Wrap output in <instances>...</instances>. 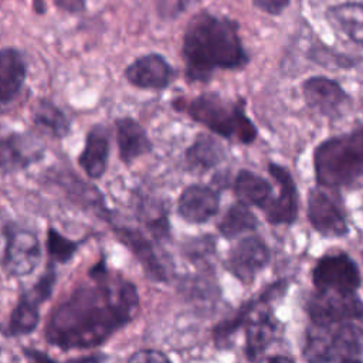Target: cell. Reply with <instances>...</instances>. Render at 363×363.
Returning a JSON list of instances; mask_svg holds the SVG:
<instances>
[{
	"label": "cell",
	"instance_id": "1",
	"mask_svg": "<svg viewBox=\"0 0 363 363\" xmlns=\"http://www.w3.org/2000/svg\"><path fill=\"white\" fill-rule=\"evenodd\" d=\"M133 282L109 269L105 257L88 271V281L60 303L45 325L48 345L61 350H88L106 343L139 311Z\"/></svg>",
	"mask_w": 363,
	"mask_h": 363
},
{
	"label": "cell",
	"instance_id": "2",
	"mask_svg": "<svg viewBox=\"0 0 363 363\" xmlns=\"http://www.w3.org/2000/svg\"><path fill=\"white\" fill-rule=\"evenodd\" d=\"M182 55L189 82H207L217 69L238 71L250 61L237 21L208 11H201L189 21Z\"/></svg>",
	"mask_w": 363,
	"mask_h": 363
},
{
	"label": "cell",
	"instance_id": "3",
	"mask_svg": "<svg viewBox=\"0 0 363 363\" xmlns=\"http://www.w3.org/2000/svg\"><path fill=\"white\" fill-rule=\"evenodd\" d=\"M172 106L223 139L242 145H251L257 139L258 130L245 112L244 99L234 101L206 92L193 98H176Z\"/></svg>",
	"mask_w": 363,
	"mask_h": 363
},
{
	"label": "cell",
	"instance_id": "4",
	"mask_svg": "<svg viewBox=\"0 0 363 363\" xmlns=\"http://www.w3.org/2000/svg\"><path fill=\"white\" fill-rule=\"evenodd\" d=\"M312 162L319 186H354L363 177V126L322 140L313 150Z\"/></svg>",
	"mask_w": 363,
	"mask_h": 363
},
{
	"label": "cell",
	"instance_id": "5",
	"mask_svg": "<svg viewBox=\"0 0 363 363\" xmlns=\"http://www.w3.org/2000/svg\"><path fill=\"white\" fill-rule=\"evenodd\" d=\"M312 326L303 346L305 360L360 362L363 359V330L356 322Z\"/></svg>",
	"mask_w": 363,
	"mask_h": 363
},
{
	"label": "cell",
	"instance_id": "6",
	"mask_svg": "<svg viewBox=\"0 0 363 363\" xmlns=\"http://www.w3.org/2000/svg\"><path fill=\"white\" fill-rule=\"evenodd\" d=\"M312 325L329 326L342 322L363 323V301L356 294L315 291L306 305Z\"/></svg>",
	"mask_w": 363,
	"mask_h": 363
},
{
	"label": "cell",
	"instance_id": "7",
	"mask_svg": "<svg viewBox=\"0 0 363 363\" xmlns=\"http://www.w3.org/2000/svg\"><path fill=\"white\" fill-rule=\"evenodd\" d=\"M312 282L318 291L356 294L362 285V275L354 259L343 252L322 255L312 268Z\"/></svg>",
	"mask_w": 363,
	"mask_h": 363
},
{
	"label": "cell",
	"instance_id": "8",
	"mask_svg": "<svg viewBox=\"0 0 363 363\" xmlns=\"http://www.w3.org/2000/svg\"><path fill=\"white\" fill-rule=\"evenodd\" d=\"M111 225L112 231L115 233L116 238L133 254V257L139 261L142 268L145 269L146 275L156 281V282H167L169 281V271L166 265L162 262L160 257L157 255L153 242L145 235L142 230L138 227H132L129 224L121 223L115 213L112 211L106 220Z\"/></svg>",
	"mask_w": 363,
	"mask_h": 363
},
{
	"label": "cell",
	"instance_id": "9",
	"mask_svg": "<svg viewBox=\"0 0 363 363\" xmlns=\"http://www.w3.org/2000/svg\"><path fill=\"white\" fill-rule=\"evenodd\" d=\"M306 216L313 227L325 238H342L349 234V223L340 204L323 186H316L308 193Z\"/></svg>",
	"mask_w": 363,
	"mask_h": 363
},
{
	"label": "cell",
	"instance_id": "10",
	"mask_svg": "<svg viewBox=\"0 0 363 363\" xmlns=\"http://www.w3.org/2000/svg\"><path fill=\"white\" fill-rule=\"evenodd\" d=\"M286 279H278L268 286H264L255 296L247 299L240 305V308L227 319L220 320L217 325L213 326L211 337L218 349H227L231 346V339L237 335V332L247 323L251 315L257 311V308L262 303H271L278 301L286 294L288 289Z\"/></svg>",
	"mask_w": 363,
	"mask_h": 363
},
{
	"label": "cell",
	"instance_id": "11",
	"mask_svg": "<svg viewBox=\"0 0 363 363\" xmlns=\"http://www.w3.org/2000/svg\"><path fill=\"white\" fill-rule=\"evenodd\" d=\"M301 89L308 108L323 118H339L352 102L343 86L336 79L325 75L306 78Z\"/></svg>",
	"mask_w": 363,
	"mask_h": 363
},
{
	"label": "cell",
	"instance_id": "12",
	"mask_svg": "<svg viewBox=\"0 0 363 363\" xmlns=\"http://www.w3.org/2000/svg\"><path fill=\"white\" fill-rule=\"evenodd\" d=\"M268 173L278 184V196L271 197L262 208L265 218L272 225H291L298 218L299 196L291 172L275 162L268 163Z\"/></svg>",
	"mask_w": 363,
	"mask_h": 363
},
{
	"label": "cell",
	"instance_id": "13",
	"mask_svg": "<svg viewBox=\"0 0 363 363\" xmlns=\"http://www.w3.org/2000/svg\"><path fill=\"white\" fill-rule=\"evenodd\" d=\"M271 258L267 242L258 235L241 238L228 252L227 268L242 284L251 285Z\"/></svg>",
	"mask_w": 363,
	"mask_h": 363
},
{
	"label": "cell",
	"instance_id": "14",
	"mask_svg": "<svg viewBox=\"0 0 363 363\" xmlns=\"http://www.w3.org/2000/svg\"><path fill=\"white\" fill-rule=\"evenodd\" d=\"M41 261V244L37 235L26 228L7 227L4 267L13 277L30 275Z\"/></svg>",
	"mask_w": 363,
	"mask_h": 363
},
{
	"label": "cell",
	"instance_id": "15",
	"mask_svg": "<svg viewBox=\"0 0 363 363\" xmlns=\"http://www.w3.org/2000/svg\"><path fill=\"white\" fill-rule=\"evenodd\" d=\"M126 81L139 89L162 91L167 88L173 78L174 69L169 61L157 52L140 55L125 68Z\"/></svg>",
	"mask_w": 363,
	"mask_h": 363
},
{
	"label": "cell",
	"instance_id": "16",
	"mask_svg": "<svg viewBox=\"0 0 363 363\" xmlns=\"http://www.w3.org/2000/svg\"><path fill=\"white\" fill-rule=\"evenodd\" d=\"M220 208V193L207 184L194 183L183 189L177 200V214L190 224H203Z\"/></svg>",
	"mask_w": 363,
	"mask_h": 363
},
{
	"label": "cell",
	"instance_id": "17",
	"mask_svg": "<svg viewBox=\"0 0 363 363\" xmlns=\"http://www.w3.org/2000/svg\"><path fill=\"white\" fill-rule=\"evenodd\" d=\"M271 303H262L247 320L244 354L247 360H258L275 342L278 335V320L274 316Z\"/></svg>",
	"mask_w": 363,
	"mask_h": 363
},
{
	"label": "cell",
	"instance_id": "18",
	"mask_svg": "<svg viewBox=\"0 0 363 363\" xmlns=\"http://www.w3.org/2000/svg\"><path fill=\"white\" fill-rule=\"evenodd\" d=\"M54 180L74 203H77L86 211L92 213L94 216L99 217L101 220L106 221L112 210L108 208L105 197L96 186L84 182L71 170L57 172Z\"/></svg>",
	"mask_w": 363,
	"mask_h": 363
},
{
	"label": "cell",
	"instance_id": "19",
	"mask_svg": "<svg viewBox=\"0 0 363 363\" xmlns=\"http://www.w3.org/2000/svg\"><path fill=\"white\" fill-rule=\"evenodd\" d=\"M108 159L109 132L104 125L96 123L86 133L84 149L78 156V164L89 179L98 180L106 172Z\"/></svg>",
	"mask_w": 363,
	"mask_h": 363
},
{
	"label": "cell",
	"instance_id": "20",
	"mask_svg": "<svg viewBox=\"0 0 363 363\" xmlns=\"http://www.w3.org/2000/svg\"><path fill=\"white\" fill-rule=\"evenodd\" d=\"M115 129L119 157L125 164H130L138 157L152 152L153 145L146 129L133 118H118L115 121Z\"/></svg>",
	"mask_w": 363,
	"mask_h": 363
},
{
	"label": "cell",
	"instance_id": "21",
	"mask_svg": "<svg viewBox=\"0 0 363 363\" xmlns=\"http://www.w3.org/2000/svg\"><path fill=\"white\" fill-rule=\"evenodd\" d=\"M27 65L16 48H0V106L11 104L26 82Z\"/></svg>",
	"mask_w": 363,
	"mask_h": 363
},
{
	"label": "cell",
	"instance_id": "22",
	"mask_svg": "<svg viewBox=\"0 0 363 363\" xmlns=\"http://www.w3.org/2000/svg\"><path fill=\"white\" fill-rule=\"evenodd\" d=\"M44 302L45 299L33 286L24 291L10 315L6 328L7 335L18 337L33 333L40 323V305Z\"/></svg>",
	"mask_w": 363,
	"mask_h": 363
},
{
	"label": "cell",
	"instance_id": "23",
	"mask_svg": "<svg viewBox=\"0 0 363 363\" xmlns=\"http://www.w3.org/2000/svg\"><path fill=\"white\" fill-rule=\"evenodd\" d=\"M225 159L221 142L211 133H200L184 152V160L190 170L204 173L214 169Z\"/></svg>",
	"mask_w": 363,
	"mask_h": 363
},
{
	"label": "cell",
	"instance_id": "24",
	"mask_svg": "<svg viewBox=\"0 0 363 363\" xmlns=\"http://www.w3.org/2000/svg\"><path fill=\"white\" fill-rule=\"evenodd\" d=\"M325 16L336 30L363 47V3L346 1L335 4L326 9Z\"/></svg>",
	"mask_w": 363,
	"mask_h": 363
},
{
	"label": "cell",
	"instance_id": "25",
	"mask_svg": "<svg viewBox=\"0 0 363 363\" xmlns=\"http://www.w3.org/2000/svg\"><path fill=\"white\" fill-rule=\"evenodd\" d=\"M233 187L238 201L258 207L261 210L272 197V184L262 176L248 169H241L237 173Z\"/></svg>",
	"mask_w": 363,
	"mask_h": 363
},
{
	"label": "cell",
	"instance_id": "26",
	"mask_svg": "<svg viewBox=\"0 0 363 363\" xmlns=\"http://www.w3.org/2000/svg\"><path fill=\"white\" fill-rule=\"evenodd\" d=\"M34 125L54 139H64L71 125L65 113L50 99H40L33 111Z\"/></svg>",
	"mask_w": 363,
	"mask_h": 363
},
{
	"label": "cell",
	"instance_id": "27",
	"mask_svg": "<svg viewBox=\"0 0 363 363\" xmlns=\"http://www.w3.org/2000/svg\"><path fill=\"white\" fill-rule=\"evenodd\" d=\"M258 225V220L248 204L237 201L228 207L220 220L217 228L220 234L227 238H237L244 233L254 231Z\"/></svg>",
	"mask_w": 363,
	"mask_h": 363
},
{
	"label": "cell",
	"instance_id": "28",
	"mask_svg": "<svg viewBox=\"0 0 363 363\" xmlns=\"http://www.w3.org/2000/svg\"><path fill=\"white\" fill-rule=\"evenodd\" d=\"M38 156L27 153L20 136H0V172L24 169Z\"/></svg>",
	"mask_w": 363,
	"mask_h": 363
},
{
	"label": "cell",
	"instance_id": "29",
	"mask_svg": "<svg viewBox=\"0 0 363 363\" xmlns=\"http://www.w3.org/2000/svg\"><path fill=\"white\" fill-rule=\"evenodd\" d=\"M79 245V241L67 238L54 227H48L45 238L48 261H52L54 264H67L78 251Z\"/></svg>",
	"mask_w": 363,
	"mask_h": 363
},
{
	"label": "cell",
	"instance_id": "30",
	"mask_svg": "<svg viewBox=\"0 0 363 363\" xmlns=\"http://www.w3.org/2000/svg\"><path fill=\"white\" fill-rule=\"evenodd\" d=\"M199 0H155L156 13L162 20H174Z\"/></svg>",
	"mask_w": 363,
	"mask_h": 363
},
{
	"label": "cell",
	"instance_id": "31",
	"mask_svg": "<svg viewBox=\"0 0 363 363\" xmlns=\"http://www.w3.org/2000/svg\"><path fill=\"white\" fill-rule=\"evenodd\" d=\"M170 359L160 350L153 349H142L135 353H132L128 357V362L132 363H146V362H169Z\"/></svg>",
	"mask_w": 363,
	"mask_h": 363
},
{
	"label": "cell",
	"instance_id": "32",
	"mask_svg": "<svg viewBox=\"0 0 363 363\" xmlns=\"http://www.w3.org/2000/svg\"><path fill=\"white\" fill-rule=\"evenodd\" d=\"M254 6L269 16H279L291 4V0H252Z\"/></svg>",
	"mask_w": 363,
	"mask_h": 363
},
{
	"label": "cell",
	"instance_id": "33",
	"mask_svg": "<svg viewBox=\"0 0 363 363\" xmlns=\"http://www.w3.org/2000/svg\"><path fill=\"white\" fill-rule=\"evenodd\" d=\"M52 1L58 9L71 14H79L86 9L85 0H52Z\"/></svg>",
	"mask_w": 363,
	"mask_h": 363
},
{
	"label": "cell",
	"instance_id": "34",
	"mask_svg": "<svg viewBox=\"0 0 363 363\" xmlns=\"http://www.w3.org/2000/svg\"><path fill=\"white\" fill-rule=\"evenodd\" d=\"M23 353L24 356L28 359V360H33V362H48V360H52L50 356H47L45 353H41L40 350H34V349H27L24 347L23 349Z\"/></svg>",
	"mask_w": 363,
	"mask_h": 363
},
{
	"label": "cell",
	"instance_id": "35",
	"mask_svg": "<svg viewBox=\"0 0 363 363\" xmlns=\"http://www.w3.org/2000/svg\"><path fill=\"white\" fill-rule=\"evenodd\" d=\"M104 359H105V356H102V354H88V356L75 357V359H72V362H101Z\"/></svg>",
	"mask_w": 363,
	"mask_h": 363
},
{
	"label": "cell",
	"instance_id": "36",
	"mask_svg": "<svg viewBox=\"0 0 363 363\" xmlns=\"http://www.w3.org/2000/svg\"><path fill=\"white\" fill-rule=\"evenodd\" d=\"M265 360H269V362H281V360L289 362V360H292V357H288V356H271V357H267Z\"/></svg>",
	"mask_w": 363,
	"mask_h": 363
},
{
	"label": "cell",
	"instance_id": "37",
	"mask_svg": "<svg viewBox=\"0 0 363 363\" xmlns=\"http://www.w3.org/2000/svg\"><path fill=\"white\" fill-rule=\"evenodd\" d=\"M41 6H43V3H41L40 0H35V1H34V7H35L37 13H44V7H41Z\"/></svg>",
	"mask_w": 363,
	"mask_h": 363
}]
</instances>
